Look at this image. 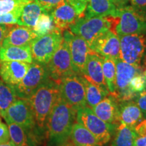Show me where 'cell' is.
Here are the masks:
<instances>
[{
	"mask_svg": "<svg viewBox=\"0 0 146 146\" xmlns=\"http://www.w3.org/2000/svg\"><path fill=\"white\" fill-rule=\"evenodd\" d=\"M116 8H120L127 5L129 0H111Z\"/></svg>",
	"mask_w": 146,
	"mask_h": 146,
	"instance_id": "cell-41",
	"label": "cell"
},
{
	"mask_svg": "<svg viewBox=\"0 0 146 146\" xmlns=\"http://www.w3.org/2000/svg\"><path fill=\"white\" fill-rule=\"evenodd\" d=\"M83 76L91 83L109 94L103 74L102 56L93 52L89 53L84 68Z\"/></svg>",
	"mask_w": 146,
	"mask_h": 146,
	"instance_id": "cell-15",
	"label": "cell"
},
{
	"mask_svg": "<svg viewBox=\"0 0 146 146\" xmlns=\"http://www.w3.org/2000/svg\"><path fill=\"white\" fill-rule=\"evenodd\" d=\"M134 146H146V135L137 136Z\"/></svg>",
	"mask_w": 146,
	"mask_h": 146,
	"instance_id": "cell-40",
	"label": "cell"
},
{
	"mask_svg": "<svg viewBox=\"0 0 146 146\" xmlns=\"http://www.w3.org/2000/svg\"><path fill=\"white\" fill-rule=\"evenodd\" d=\"M46 66L51 79L58 84L64 76L75 73L72 69L70 53L66 41L63 39Z\"/></svg>",
	"mask_w": 146,
	"mask_h": 146,
	"instance_id": "cell-11",
	"label": "cell"
},
{
	"mask_svg": "<svg viewBox=\"0 0 146 146\" xmlns=\"http://www.w3.org/2000/svg\"><path fill=\"white\" fill-rule=\"evenodd\" d=\"M143 75L145 76V81H146V60H145V68H144V71H143Z\"/></svg>",
	"mask_w": 146,
	"mask_h": 146,
	"instance_id": "cell-44",
	"label": "cell"
},
{
	"mask_svg": "<svg viewBox=\"0 0 146 146\" xmlns=\"http://www.w3.org/2000/svg\"><path fill=\"white\" fill-rule=\"evenodd\" d=\"M47 12H51L58 5L67 1V0H35Z\"/></svg>",
	"mask_w": 146,
	"mask_h": 146,
	"instance_id": "cell-35",
	"label": "cell"
},
{
	"mask_svg": "<svg viewBox=\"0 0 146 146\" xmlns=\"http://www.w3.org/2000/svg\"><path fill=\"white\" fill-rule=\"evenodd\" d=\"M136 137L134 128L120 123L116 130L112 146H134Z\"/></svg>",
	"mask_w": 146,
	"mask_h": 146,
	"instance_id": "cell-26",
	"label": "cell"
},
{
	"mask_svg": "<svg viewBox=\"0 0 146 146\" xmlns=\"http://www.w3.org/2000/svg\"><path fill=\"white\" fill-rule=\"evenodd\" d=\"M56 28L50 12H43L38 18L33 30L36 36H41L52 31Z\"/></svg>",
	"mask_w": 146,
	"mask_h": 146,
	"instance_id": "cell-30",
	"label": "cell"
},
{
	"mask_svg": "<svg viewBox=\"0 0 146 146\" xmlns=\"http://www.w3.org/2000/svg\"><path fill=\"white\" fill-rule=\"evenodd\" d=\"M29 66L30 64L24 62L0 60V77L5 83L15 86L25 76Z\"/></svg>",
	"mask_w": 146,
	"mask_h": 146,
	"instance_id": "cell-16",
	"label": "cell"
},
{
	"mask_svg": "<svg viewBox=\"0 0 146 146\" xmlns=\"http://www.w3.org/2000/svg\"><path fill=\"white\" fill-rule=\"evenodd\" d=\"M116 67V95L114 98L118 102L131 101L135 99L137 94L129 89V83L137 74L143 72L141 66L127 63L120 58L115 60Z\"/></svg>",
	"mask_w": 146,
	"mask_h": 146,
	"instance_id": "cell-7",
	"label": "cell"
},
{
	"mask_svg": "<svg viewBox=\"0 0 146 146\" xmlns=\"http://www.w3.org/2000/svg\"><path fill=\"white\" fill-rule=\"evenodd\" d=\"M62 41V32L57 28L49 33L36 36L30 43L33 60L47 64Z\"/></svg>",
	"mask_w": 146,
	"mask_h": 146,
	"instance_id": "cell-4",
	"label": "cell"
},
{
	"mask_svg": "<svg viewBox=\"0 0 146 146\" xmlns=\"http://www.w3.org/2000/svg\"><path fill=\"white\" fill-rule=\"evenodd\" d=\"M2 123V121H1V118H0V123Z\"/></svg>",
	"mask_w": 146,
	"mask_h": 146,
	"instance_id": "cell-46",
	"label": "cell"
},
{
	"mask_svg": "<svg viewBox=\"0 0 146 146\" xmlns=\"http://www.w3.org/2000/svg\"><path fill=\"white\" fill-rule=\"evenodd\" d=\"M136 104L141 109L143 114H146V89L143 91L139 93L135 98Z\"/></svg>",
	"mask_w": 146,
	"mask_h": 146,
	"instance_id": "cell-38",
	"label": "cell"
},
{
	"mask_svg": "<svg viewBox=\"0 0 146 146\" xmlns=\"http://www.w3.org/2000/svg\"><path fill=\"white\" fill-rule=\"evenodd\" d=\"M77 110L61 97L55 104L45 123L46 136L50 146H58L69 141Z\"/></svg>",
	"mask_w": 146,
	"mask_h": 146,
	"instance_id": "cell-1",
	"label": "cell"
},
{
	"mask_svg": "<svg viewBox=\"0 0 146 146\" xmlns=\"http://www.w3.org/2000/svg\"><path fill=\"white\" fill-rule=\"evenodd\" d=\"M10 141V132L8 125L5 123H0V144L6 143Z\"/></svg>",
	"mask_w": 146,
	"mask_h": 146,
	"instance_id": "cell-37",
	"label": "cell"
},
{
	"mask_svg": "<svg viewBox=\"0 0 146 146\" xmlns=\"http://www.w3.org/2000/svg\"><path fill=\"white\" fill-rule=\"evenodd\" d=\"M118 21L117 17H80L69 30L76 35L81 36L90 47L96 39L108 31L113 32Z\"/></svg>",
	"mask_w": 146,
	"mask_h": 146,
	"instance_id": "cell-3",
	"label": "cell"
},
{
	"mask_svg": "<svg viewBox=\"0 0 146 146\" xmlns=\"http://www.w3.org/2000/svg\"><path fill=\"white\" fill-rule=\"evenodd\" d=\"M36 36L33 29L30 27L21 25L11 27L3 39L1 46L29 45Z\"/></svg>",
	"mask_w": 146,
	"mask_h": 146,
	"instance_id": "cell-19",
	"label": "cell"
},
{
	"mask_svg": "<svg viewBox=\"0 0 146 146\" xmlns=\"http://www.w3.org/2000/svg\"><path fill=\"white\" fill-rule=\"evenodd\" d=\"M0 60L32 63L33 60L30 45L25 46H1L0 47Z\"/></svg>",
	"mask_w": 146,
	"mask_h": 146,
	"instance_id": "cell-22",
	"label": "cell"
},
{
	"mask_svg": "<svg viewBox=\"0 0 146 146\" xmlns=\"http://www.w3.org/2000/svg\"><path fill=\"white\" fill-rule=\"evenodd\" d=\"M60 97L76 110L87 106L83 76L72 73L62 78L59 84Z\"/></svg>",
	"mask_w": 146,
	"mask_h": 146,
	"instance_id": "cell-9",
	"label": "cell"
},
{
	"mask_svg": "<svg viewBox=\"0 0 146 146\" xmlns=\"http://www.w3.org/2000/svg\"><path fill=\"white\" fill-rule=\"evenodd\" d=\"M21 11L12 12V13L0 14V25H17Z\"/></svg>",
	"mask_w": 146,
	"mask_h": 146,
	"instance_id": "cell-33",
	"label": "cell"
},
{
	"mask_svg": "<svg viewBox=\"0 0 146 146\" xmlns=\"http://www.w3.org/2000/svg\"><path fill=\"white\" fill-rule=\"evenodd\" d=\"M143 121L145 122V123L146 124V114H145V115H144V116H143Z\"/></svg>",
	"mask_w": 146,
	"mask_h": 146,
	"instance_id": "cell-45",
	"label": "cell"
},
{
	"mask_svg": "<svg viewBox=\"0 0 146 146\" xmlns=\"http://www.w3.org/2000/svg\"><path fill=\"white\" fill-rule=\"evenodd\" d=\"M118 21L114 31L118 36L146 33V18L138 13L131 5L117 8Z\"/></svg>",
	"mask_w": 146,
	"mask_h": 146,
	"instance_id": "cell-8",
	"label": "cell"
},
{
	"mask_svg": "<svg viewBox=\"0 0 146 146\" xmlns=\"http://www.w3.org/2000/svg\"><path fill=\"white\" fill-rule=\"evenodd\" d=\"M83 82L85 86L87 104H88L90 108L96 106L104 98L109 95V94L102 90L100 87L89 81L83 76Z\"/></svg>",
	"mask_w": 146,
	"mask_h": 146,
	"instance_id": "cell-28",
	"label": "cell"
},
{
	"mask_svg": "<svg viewBox=\"0 0 146 146\" xmlns=\"http://www.w3.org/2000/svg\"><path fill=\"white\" fill-rule=\"evenodd\" d=\"M50 78L46 64L33 62L27 72L18 85L14 86L18 98L28 100L41 85Z\"/></svg>",
	"mask_w": 146,
	"mask_h": 146,
	"instance_id": "cell-6",
	"label": "cell"
},
{
	"mask_svg": "<svg viewBox=\"0 0 146 146\" xmlns=\"http://www.w3.org/2000/svg\"><path fill=\"white\" fill-rule=\"evenodd\" d=\"M0 146H16L14 144L12 143V141H9L6 143H3V144H0Z\"/></svg>",
	"mask_w": 146,
	"mask_h": 146,
	"instance_id": "cell-43",
	"label": "cell"
},
{
	"mask_svg": "<svg viewBox=\"0 0 146 146\" xmlns=\"http://www.w3.org/2000/svg\"><path fill=\"white\" fill-rule=\"evenodd\" d=\"M76 120L92 133L103 145H106L110 141L115 130V126H116L100 119L92 110L87 106L77 110Z\"/></svg>",
	"mask_w": 146,
	"mask_h": 146,
	"instance_id": "cell-5",
	"label": "cell"
},
{
	"mask_svg": "<svg viewBox=\"0 0 146 146\" xmlns=\"http://www.w3.org/2000/svg\"><path fill=\"white\" fill-rule=\"evenodd\" d=\"M145 88L146 81L143 72L135 76L129 83V89L135 94H137L143 91Z\"/></svg>",
	"mask_w": 146,
	"mask_h": 146,
	"instance_id": "cell-32",
	"label": "cell"
},
{
	"mask_svg": "<svg viewBox=\"0 0 146 146\" xmlns=\"http://www.w3.org/2000/svg\"><path fill=\"white\" fill-rule=\"evenodd\" d=\"M118 36L120 59L131 64L140 66L146 49L144 35L131 34Z\"/></svg>",
	"mask_w": 146,
	"mask_h": 146,
	"instance_id": "cell-10",
	"label": "cell"
},
{
	"mask_svg": "<svg viewBox=\"0 0 146 146\" xmlns=\"http://www.w3.org/2000/svg\"><path fill=\"white\" fill-rule=\"evenodd\" d=\"M67 2L74 9L79 17H82L85 14L88 0H67Z\"/></svg>",
	"mask_w": 146,
	"mask_h": 146,
	"instance_id": "cell-34",
	"label": "cell"
},
{
	"mask_svg": "<svg viewBox=\"0 0 146 146\" xmlns=\"http://www.w3.org/2000/svg\"><path fill=\"white\" fill-rule=\"evenodd\" d=\"M102 69L109 94L115 97L116 95V67L115 60L102 57Z\"/></svg>",
	"mask_w": 146,
	"mask_h": 146,
	"instance_id": "cell-27",
	"label": "cell"
},
{
	"mask_svg": "<svg viewBox=\"0 0 146 146\" xmlns=\"http://www.w3.org/2000/svg\"><path fill=\"white\" fill-rule=\"evenodd\" d=\"M131 6L138 13L146 18V0H129Z\"/></svg>",
	"mask_w": 146,
	"mask_h": 146,
	"instance_id": "cell-36",
	"label": "cell"
},
{
	"mask_svg": "<svg viewBox=\"0 0 146 146\" xmlns=\"http://www.w3.org/2000/svg\"><path fill=\"white\" fill-rule=\"evenodd\" d=\"M91 109L104 121L115 125L120 124L118 120V102L112 95L109 94Z\"/></svg>",
	"mask_w": 146,
	"mask_h": 146,
	"instance_id": "cell-17",
	"label": "cell"
},
{
	"mask_svg": "<svg viewBox=\"0 0 146 146\" xmlns=\"http://www.w3.org/2000/svg\"><path fill=\"white\" fill-rule=\"evenodd\" d=\"M10 141L16 146H36V137L33 130H29L14 123L8 124Z\"/></svg>",
	"mask_w": 146,
	"mask_h": 146,
	"instance_id": "cell-24",
	"label": "cell"
},
{
	"mask_svg": "<svg viewBox=\"0 0 146 146\" xmlns=\"http://www.w3.org/2000/svg\"><path fill=\"white\" fill-rule=\"evenodd\" d=\"M89 48L102 57L116 60L120 58L119 36L112 31L109 30L98 36Z\"/></svg>",
	"mask_w": 146,
	"mask_h": 146,
	"instance_id": "cell-14",
	"label": "cell"
},
{
	"mask_svg": "<svg viewBox=\"0 0 146 146\" xmlns=\"http://www.w3.org/2000/svg\"><path fill=\"white\" fill-rule=\"evenodd\" d=\"M3 118L8 124H16L29 130H33L36 125L33 113L27 100L18 98L8 108Z\"/></svg>",
	"mask_w": 146,
	"mask_h": 146,
	"instance_id": "cell-13",
	"label": "cell"
},
{
	"mask_svg": "<svg viewBox=\"0 0 146 146\" xmlns=\"http://www.w3.org/2000/svg\"><path fill=\"white\" fill-rule=\"evenodd\" d=\"M144 114L135 101L118 102V120L134 128L143 118Z\"/></svg>",
	"mask_w": 146,
	"mask_h": 146,
	"instance_id": "cell-20",
	"label": "cell"
},
{
	"mask_svg": "<svg viewBox=\"0 0 146 146\" xmlns=\"http://www.w3.org/2000/svg\"><path fill=\"white\" fill-rule=\"evenodd\" d=\"M50 14L55 27L62 32L69 29L80 18L74 9L67 1L54 8Z\"/></svg>",
	"mask_w": 146,
	"mask_h": 146,
	"instance_id": "cell-18",
	"label": "cell"
},
{
	"mask_svg": "<svg viewBox=\"0 0 146 146\" xmlns=\"http://www.w3.org/2000/svg\"><path fill=\"white\" fill-rule=\"evenodd\" d=\"M11 25H0V47L2 45V43L7 33L10 29Z\"/></svg>",
	"mask_w": 146,
	"mask_h": 146,
	"instance_id": "cell-39",
	"label": "cell"
},
{
	"mask_svg": "<svg viewBox=\"0 0 146 146\" xmlns=\"http://www.w3.org/2000/svg\"><path fill=\"white\" fill-rule=\"evenodd\" d=\"M45 12L39 3L33 0L23 6L17 25L33 28L40 15Z\"/></svg>",
	"mask_w": 146,
	"mask_h": 146,
	"instance_id": "cell-23",
	"label": "cell"
},
{
	"mask_svg": "<svg viewBox=\"0 0 146 146\" xmlns=\"http://www.w3.org/2000/svg\"><path fill=\"white\" fill-rule=\"evenodd\" d=\"M18 98L14 86L9 85L0 79V115L2 117L8 108Z\"/></svg>",
	"mask_w": 146,
	"mask_h": 146,
	"instance_id": "cell-29",
	"label": "cell"
},
{
	"mask_svg": "<svg viewBox=\"0 0 146 146\" xmlns=\"http://www.w3.org/2000/svg\"><path fill=\"white\" fill-rule=\"evenodd\" d=\"M33 0H0V14L21 10L25 4Z\"/></svg>",
	"mask_w": 146,
	"mask_h": 146,
	"instance_id": "cell-31",
	"label": "cell"
},
{
	"mask_svg": "<svg viewBox=\"0 0 146 146\" xmlns=\"http://www.w3.org/2000/svg\"><path fill=\"white\" fill-rule=\"evenodd\" d=\"M60 96L59 84L50 78L27 100L39 129L45 127L47 118Z\"/></svg>",
	"mask_w": 146,
	"mask_h": 146,
	"instance_id": "cell-2",
	"label": "cell"
},
{
	"mask_svg": "<svg viewBox=\"0 0 146 146\" xmlns=\"http://www.w3.org/2000/svg\"><path fill=\"white\" fill-rule=\"evenodd\" d=\"M84 16L87 17H116L117 8L111 0H88Z\"/></svg>",
	"mask_w": 146,
	"mask_h": 146,
	"instance_id": "cell-21",
	"label": "cell"
},
{
	"mask_svg": "<svg viewBox=\"0 0 146 146\" xmlns=\"http://www.w3.org/2000/svg\"><path fill=\"white\" fill-rule=\"evenodd\" d=\"M70 138L74 146H104L92 133L78 123L73 125Z\"/></svg>",
	"mask_w": 146,
	"mask_h": 146,
	"instance_id": "cell-25",
	"label": "cell"
},
{
	"mask_svg": "<svg viewBox=\"0 0 146 146\" xmlns=\"http://www.w3.org/2000/svg\"><path fill=\"white\" fill-rule=\"evenodd\" d=\"M58 146H74V144L72 143V142H70V141L66 142V143L62 144V145H58Z\"/></svg>",
	"mask_w": 146,
	"mask_h": 146,
	"instance_id": "cell-42",
	"label": "cell"
},
{
	"mask_svg": "<svg viewBox=\"0 0 146 146\" xmlns=\"http://www.w3.org/2000/svg\"><path fill=\"white\" fill-rule=\"evenodd\" d=\"M62 36L63 39L68 43L73 71L76 74L83 76L87 56L92 51L83 38L74 35L70 30L64 31Z\"/></svg>",
	"mask_w": 146,
	"mask_h": 146,
	"instance_id": "cell-12",
	"label": "cell"
}]
</instances>
